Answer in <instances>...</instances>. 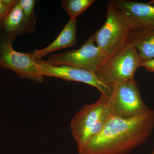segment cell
Returning <instances> with one entry per match:
<instances>
[{"instance_id":"16","label":"cell","mask_w":154,"mask_h":154,"mask_svg":"<svg viewBox=\"0 0 154 154\" xmlns=\"http://www.w3.org/2000/svg\"><path fill=\"white\" fill-rule=\"evenodd\" d=\"M142 66L144 67L149 71L154 72V58L143 62Z\"/></svg>"},{"instance_id":"3","label":"cell","mask_w":154,"mask_h":154,"mask_svg":"<svg viewBox=\"0 0 154 154\" xmlns=\"http://www.w3.org/2000/svg\"><path fill=\"white\" fill-rule=\"evenodd\" d=\"M130 31L121 11L111 1L107 4L104 25L93 35L96 45L109 58L128 42Z\"/></svg>"},{"instance_id":"15","label":"cell","mask_w":154,"mask_h":154,"mask_svg":"<svg viewBox=\"0 0 154 154\" xmlns=\"http://www.w3.org/2000/svg\"><path fill=\"white\" fill-rule=\"evenodd\" d=\"M18 1L0 0V18L2 20L5 18L14 8Z\"/></svg>"},{"instance_id":"6","label":"cell","mask_w":154,"mask_h":154,"mask_svg":"<svg viewBox=\"0 0 154 154\" xmlns=\"http://www.w3.org/2000/svg\"><path fill=\"white\" fill-rule=\"evenodd\" d=\"M108 58L96 45L93 35L78 49L54 54L44 61L53 66H66L96 73Z\"/></svg>"},{"instance_id":"5","label":"cell","mask_w":154,"mask_h":154,"mask_svg":"<svg viewBox=\"0 0 154 154\" xmlns=\"http://www.w3.org/2000/svg\"><path fill=\"white\" fill-rule=\"evenodd\" d=\"M107 104L111 115L122 118H132L149 109L142 99L134 80L112 86Z\"/></svg>"},{"instance_id":"7","label":"cell","mask_w":154,"mask_h":154,"mask_svg":"<svg viewBox=\"0 0 154 154\" xmlns=\"http://www.w3.org/2000/svg\"><path fill=\"white\" fill-rule=\"evenodd\" d=\"M12 43L0 35V68L8 69L20 78L38 83L44 81L39 71V64L31 53L18 52L13 48Z\"/></svg>"},{"instance_id":"9","label":"cell","mask_w":154,"mask_h":154,"mask_svg":"<svg viewBox=\"0 0 154 154\" xmlns=\"http://www.w3.org/2000/svg\"><path fill=\"white\" fill-rule=\"evenodd\" d=\"M112 2L124 16L131 31L154 32V5L131 0Z\"/></svg>"},{"instance_id":"8","label":"cell","mask_w":154,"mask_h":154,"mask_svg":"<svg viewBox=\"0 0 154 154\" xmlns=\"http://www.w3.org/2000/svg\"><path fill=\"white\" fill-rule=\"evenodd\" d=\"M37 61L39 64V72L44 77H56L66 81L84 83L97 88L101 95L107 97L111 93V87L103 82L94 72L66 66H53L45 63L42 59Z\"/></svg>"},{"instance_id":"18","label":"cell","mask_w":154,"mask_h":154,"mask_svg":"<svg viewBox=\"0 0 154 154\" xmlns=\"http://www.w3.org/2000/svg\"><path fill=\"white\" fill-rule=\"evenodd\" d=\"M1 22H2V19H1V18H0V24H1Z\"/></svg>"},{"instance_id":"11","label":"cell","mask_w":154,"mask_h":154,"mask_svg":"<svg viewBox=\"0 0 154 154\" xmlns=\"http://www.w3.org/2000/svg\"><path fill=\"white\" fill-rule=\"evenodd\" d=\"M128 42L137 50L143 62L154 58V32L131 31Z\"/></svg>"},{"instance_id":"10","label":"cell","mask_w":154,"mask_h":154,"mask_svg":"<svg viewBox=\"0 0 154 154\" xmlns=\"http://www.w3.org/2000/svg\"><path fill=\"white\" fill-rule=\"evenodd\" d=\"M77 22L76 19H70L57 37L49 45L43 49H35L31 52L33 58L36 60H40L51 53L76 44Z\"/></svg>"},{"instance_id":"17","label":"cell","mask_w":154,"mask_h":154,"mask_svg":"<svg viewBox=\"0 0 154 154\" xmlns=\"http://www.w3.org/2000/svg\"><path fill=\"white\" fill-rule=\"evenodd\" d=\"M147 3L149 4V5H154V0H153V1H150V2H149Z\"/></svg>"},{"instance_id":"13","label":"cell","mask_w":154,"mask_h":154,"mask_svg":"<svg viewBox=\"0 0 154 154\" xmlns=\"http://www.w3.org/2000/svg\"><path fill=\"white\" fill-rule=\"evenodd\" d=\"M23 11V24L21 35L35 32L37 17L34 13L36 1L19 0Z\"/></svg>"},{"instance_id":"14","label":"cell","mask_w":154,"mask_h":154,"mask_svg":"<svg viewBox=\"0 0 154 154\" xmlns=\"http://www.w3.org/2000/svg\"><path fill=\"white\" fill-rule=\"evenodd\" d=\"M95 2L94 0H63L61 6L69 14L70 19H76Z\"/></svg>"},{"instance_id":"19","label":"cell","mask_w":154,"mask_h":154,"mask_svg":"<svg viewBox=\"0 0 154 154\" xmlns=\"http://www.w3.org/2000/svg\"><path fill=\"white\" fill-rule=\"evenodd\" d=\"M152 154H154V151L153 152Z\"/></svg>"},{"instance_id":"4","label":"cell","mask_w":154,"mask_h":154,"mask_svg":"<svg viewBox=\"0 0 154 154\" xmlns=\"http://www.w3.org/2000/svg\"><path fill=\"white\" fill-rule=\"evenodd\" d=\"M142 62L137 50L128 42L108 58L95 73L103 82L111 87L117 83L134 80L135 73Z\"/></svg>"},{"instance_id":"12","label":"cell","mask_w":154,"mask_h":154,"mask_svg":"<svg viewBox=\"0 0 154 154\" xmlns=\"http://www.w3.org/2000/svg\"><path fill=\"white\" fill-rule=\"evenodd\" d=\"M5 38L12 42L17 36L21 35L23 24V11L19 1L8 16L2 20Z\"/></svg>"},{"instance_id":"2","label":"cell","mask_w":154,"mask_h":154,"mask_svg":"<svg viewBox=\"0 0 154 154\" xmlns=\"http://www.w3.org/2000/svg\"><path fill=\"white\" fill-rule=\"evenodd\" d=\"M107 98L101 95L98 101L85 105L72 119L71 129L78 150L101 132L111 116Z\"/></svg>"},{"instance_id":"1","label":"cell","mask_w":154,"mask_h":154,"mask_svg":"<svg viewBox=\"0 0 154 154\" xmlns=\"http://www.w3.org/2000/svg\"><path fill=\"white\" fill-rule=\"evenodd\" d=\"M154 128L152 109L130 118L111 115L101 132L79 150V154H129L145 142Z\"/></svg>"}]
</instances>
